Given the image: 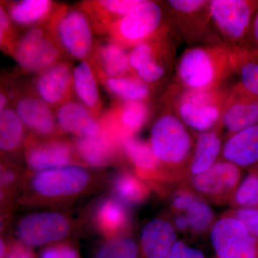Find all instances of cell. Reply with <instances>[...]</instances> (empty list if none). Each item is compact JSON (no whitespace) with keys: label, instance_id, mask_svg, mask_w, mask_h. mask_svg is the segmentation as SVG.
<instances>
[{"label":"cell","instance_id":"15","mask_svg":"<svg viewBox=\"0 0 258 258\" xmlns=\"http://www.w3.org/2000/svg\"><path fill=\"white\" fill-rule=\"evenodd\" d=\"M170 214H180L189 225V235H202L210 232L215 214L208 202L186 186H180L169 200Z\"/></svg>","mask_w":258,"mask_h":258},{"label":"cell","instance_id":"36","mask_svg":"<svg viewBox=\"0 0 258 258\" xmlns=\"http://www.w3.org/2000/svg\"><path fill=\"white\" fill-rule=\"evenodd\" d=\"M40 258H80V252L72 240H67L43 247Z\"/></svg>","mask_w":258,"mask_h":258},{"label":"cell","instance_id":"30","mask_svg":"<svg viewBox=\"0 0 258 258\" xmlns=\"http://www.w3.org/2000/svg\"><path fill=\"white\" fill-rule=\"evenodd\" d=\"M25 124L17 112L5 108L0 113V149L6 154H14L25 141Z\"/></svg>","mask_w":258,"mask_h":258},{"label":"cell","instance_id":"23","mask_svg":"<svg viewBox=\"0 0 258 258\" xmlns=\"http://www.w3.org/2000/svg\"><path fill=\"white\" fill-rule=\"evenodd\" d=\"M17 113L36 137L50 138L57 133L55 116L48 104L41 98H22L17 105Z\"/></svg>","mask_w":258,"mask_h":258},{"label":"cell","instance_id":"17","mask_svg":"<svg viewBox=\"0 0 258 258\" xmlns=\"http://www.w3.org/2000/svg\"><path fill=\"white\" fill-rule=\"evenodd\" d=\"M90 222L103 239H110L131 232L129 208L113 195L98 200L90 213Z\"/></svg>","mask_w":258,"mask_h":258},{"label":"cell","instance_id":"19","mask_svg":"<svg viewBox=\"0 0 258 258\" xmlns=\"http://www.w3.org/2000/svg\"><path fill=\"white\" fill-rule=\"evenodd\" d=\"M176 240L177 231L170 217H154L145 224L141 232L140 258H166Z\"/></svg>","mask_w":258,"mask_h":258},{"label":"cell","instance_id":"16","mask_svg":"<svg viewBox=\"0 0 258 258\" xmlns=\"http://www.w3.org/2000/svg\"><path fill=\"white\" fill-rule=\"evenodd\" d=\"M258 123V96L251 94L235 83L229 96L222 115L220 130L227 138Z\"/></svg>","mask_w":258,"mask_h":258},{"label":"cell","instance_id":"12","mask_svg":"<svg viewBox=\"0 0 258 258\" xmlns=\"http://www.w3.org/2000/svg\"><path fill=\"white\" fill-rule=\"evenodd\" d=\"M61 45L76 59L84 60L93 49V35L87 17L79 10L60 9L53 20Z\"/></svg>","mask_w":258,"mask_h":258},{"label":"cell","instance_id":"4","mask_svg":"<svg viewBox=\"0 0 258 258\" xmlns=\"http://www.w3.org/2000/svg\"><path fill=\"white\" fill-rule=\"evenodd\" d=\"M169 89L168 104L189 130L202 134L220 129L230 88L195 91L174 83Z\"/></svg>","mask_w":258,"mask_h":258},{"label":"cell","instance_id":"26","mask_svg":"<svg viewBox=\"0 0 258 258\" xmlns=\"http://www.w3.org/2000/svg\"><path fill=\"white\" fill-rule=\"evenodd\" d=\"M111 195L127 208L142 205L149 198L152 188L134 171L123 169L109 181Z\"/></svg>","mask_w":258,"mask_h":258},{"label":"cell","instance_id":"7","mask_svg":"<svg viewBox=\"0 0 258 258\" xmlns=\"http://www.w3.org/2000/svg\"><path fill=\"white\" fill-rule=\"evenodd\" d=\"M160 5L154 1H143L128 14L114 24L108 32L113 42L120 46L133 47L152 38L166 25Z\"/></svg>","mask_w":258,"mask_h":258},{"label":"cell","instance_id":"6","mask_svg":"<svg viewBox=\"0 0 258 258\" xmlns=\"http://www.w3.org/2000/svg\"><path fill=\"white\" fill-rule=\"evenodd\" d=\"M258 7L256 0H212L210 20L222 45L230 49L242 46Z\"/></svg>","mask_w":258,"mask_h":258},{"label":"cell","instance_id":"1","mask_svg":"<svg viewBox=\"0 0 258 258\" xmlns=\"http://www.w3.org/2000/svg\"><path fill=\"white\" fill-rule=\"evenodd\" d=\"M106 175L86 166L73 165L41 171H26L17 205L38 210H66L101 187Z\"/></svg>","mask_w":258,"mask_h":258},{"label":"cell","instance_id":"13","mask_svg":"<svg viewBox=\"0 0 258 258\" xmlns=\"http://www.w3.org/2000/svg\"><path fill=\"white\" fill-rule=\"evenodd\" d=\"M13 55L20 67L39 72L54 66L60 51L55 42L42 29L32 28L13 47Z\"/></svg>","mask_w":258,"mask_h":258},{"label":"cell","instance_id":"8","mask_svg":"<svg viewBox=\"0 0 258 258\" xmlns=\"http://www.w3.org/2000/svg\"><path fill=\"white\" fill-rule=\"evenodd\" d=\"M242 169L220 159L208 170L190 177L181 186H186L208 203L230 205L242 181Z\"/></svg>","mask_w":258,"mask_h":258},{"label":"cell","instance_id":"14","mask_svg":"<svg viewBox=\"0 0 258 258\" xmlns=\"http://www.w3.org/2000/svg\"><path fill=\"white\" fill-rule=\"evenodd\" d=\"M149 108L144 102L123 101L101 123V133L121 146L126 139L135 137L149 118Z\"/></svg>","mask_w":258,"mask_h":258},{"label":"cell","instance_id":"33","mask_svg":"<svg viewBox=\"0 0 258 258\" xmlns=\"http://www.w3.org/2000/svg\"><path fill=\"white\" fill-rule=\"evenodd\" d=\"M107 89L123 101L144 102L150 95L149 86L133 76L105 79Z\"/></svg>","mask_w":258,"mask_h":258},{"label":"cell","instance_id":"28","mask_svg":"<svg viewBox=\"0 0 258 258\" xmlns=\"http://www.w3.org/2000/svg\"><path fill=\"white\" fill-rule=\"evenodd\" d=\"M237 84L244 91L258 96V51L249 52L241 47L230 49Z\"/></svg>","mask_w":258,"mask_h":258},{"label":"cell","instance_id":"5","mask_svg":"<svg viewBox=\"0 0 258 258\" xmlns=\"http://www.w3.org/2000/svg\"><path fill=\"white\" fill-rule=\"evenodd\" d=\"M81 227L80 222L64 210H38L18 218L13 230L15 240L32 248L71 240Z\"/></svg>","mask_w":258,"mask_h":258},{"label":"cell","instance_id":"25","mask_svg":"<svg viewBox=\"0 0 258 258\" xmlns=\"http://www.w3.org/2000/svg\"><path fill=\"white\" fill-rule=\"evenodd\" d=\"M57 120L61 130L77 138H92L101 132V123L86 107L76 102L62 105L57 113Z\"/></svg>","mask_w":258,"mask_h":258},{"label":"cell","instance_id":"24","mask_svg":"<svg viewBox=\"0 0 258 258\" xmlns=\"http://www.w3.org/2000/svg\"><path fill=\"white\" fill-rule=\"evenodd\" d=\"M223 146L220 129L199 134L188 165L187 179L205 172L220 160Z\"/></svg>","mask_w":258,"mask_h":258},{"label":"cell","instance_id":"31","mask_svg":"<svg viewBox=\"0 0 258 258\" xmlns=\"http://www.w3.org/2000/svg\"><path fill=\"white\" fill-rule=\"evenodd\" d=\"M74 87L78 96L88 109L95 111L99 108L100 96L98 84L92 67L83 61L73 72Z\"/></svg>","mask_w":258,"mask_h":258},{"label":"cell","instance_id":"29","mask_svg":"<svg viewBox=\"0 0 258 258\" xmlns=\"http://www.w3.org/2000/svg\"><path fill=\"white\" fill-rule=\"evenodd\" d=\"M142 0H101L86 4V10L93 19L98 18L107 30L128 14Z\"/></svg>","mask_w":258,"mask_h":258},{"label":"cell","instance_id":"9","mask_svg":"<svg viewBox=\"0 0 258 258\" xmlns=\"http://www.w3.org/2000/svg\"><path fill=\"white\" fill-rule=\"evenodd\" d=\"M216 258H258V240L237 218L225 212L210 232Z\"/></svg>","mask_w":258,"mask_h":258},{"label":"cell","instance_id":"39","mask_svg":"<svg viewBox=\"0 0 258 258\" xmlns=\"http://www.w3.org/2000/svg\"><path fill=\"white\" fill-rule=\"evenodd\" d=\"M4 258H36V255L31 247L15 239H8V247Z\"/></svg>","mask_w":258,"mask_h":258},{"label":"cell","instance_id":"18","mask_svg":"<svg viewBox=\"0 0 258 258\" xmlns=\"http://www.w3.org/2000/svg\"><path fill=\"white\" fill-rule=\"evenodd\" d=\"M121 149L134 172L147 181L152 189L165 192L167 189L165 180L149 142L132 137L123 142Z\"/></svg>","mask_w":258,"mask_h":258},{"label":"cell","instance_id":"21","mask_svg":"<svg viewBox=\"0 0 258 258\" xmlns=\"http://www.w3.org/2000/svg\"><path fill=\"white\" fill-rule=\"evenodd\" d=\"M222 159L241 169H250L258 163V123L226 138Z\"/></svg>","mask_w":258,"mask_h":258},{"label":"cell","instance_id":"41","mask_svg":"<svg viewBox=\"0 0 258 258\" xmlns=\"http://www.w3.org/2000/svg\"><path fill=\"white\" fill-rule=\"evenodd\" d=\"M10 32V20L9 15L4 8H0V42L5 45L7 38L9 37Z\"/></svg>","mask_w":258,"mask_h":258},{"label":"cell","instance_id":"34","mask_svg":"<svg viewBox=\"0 0 258 258\" xmlns=\"http://www.w3.org/2000/svg\"><path fill=\"white\" fill-rule=\"evenodd\" d=\"M52 8L48 0H24L10 7L9 15L15 23L30 25L46 18Z\"/></svg>","mask_w":258,"mask_h":258},{"label":"cell","instance_id":"22","mask_svg":"<svg viewBox=\"0 0 258 258\" xmlns=\"http://www.w3.org/2000/svg\"><path fill=\"white\" fill-rule=\"evenodd\" d=\"M74 77L69 64L57 63L39 75L36 88L41 99L47 104L55 105L67 99L71 94Z\"/></svg>","mask_w":258,"mask_h":258},{"label":"cell","instance_id":"32","mask_svg":"<svg viewBox=\"0 0 258 258\" xmlns=\"http://www.w3.org/2000/svg\"><path fill=\"white\" fill-rule=\"evenodd\" d=\"M93 258H140L139 242L131 232L103 239L95 247Z\"/></svg>","mask_w":258,"mask_h":258},{"label":"cell","instance_id":"43","mask_svg":"<svg viewBox=\"0 0 258 258\" xmlns=\"http://www.w3.org/2000/svg\"><path fill=\"white\" fill-rule=\"evenodd\" d=\"M249 172L258 174V163L256 165L252 166V168H250V169H249Z\"/></svg>","mask_w":258,"mask_h":258},{"label":"cell","instance_id":"35","mask_svg":"<svg viewBox=\"0 0 258 258\" xmlns=\"http://www.w3.org/2000/svg\"><path fill=\"white\" fill-rule=\"evenodd\" d=\"M230 205L232 209H258V174L249 172L242 180Z\"/></svg>","mask_w":258,"mask_h":258},{"label":"cell","instance_id":"37","mask_svg":"<svg viewBox=\"0 0 258 258\" xmlns=\"http://www.w3.org/2000/svg\"><path fill=\"white\" fill-rule=\"evenodd\" d=\"M227 213L240 220L250 232L251 235L258 240L257 208L232 209L230 211L227 212Z\"/></svg>","mask_w":258,"mask_h":258},{"label":"cell","instance_id":"27","mask_svg":"<svg viewBox=\"0 0 258 258\" xmlns=\"http://www.w3.org/2000/svg\"><path fill=\"white\" fill-rule=\"evenodd\" d=\"M96 60L100 76L106 79L127 76L132 72L128 54L114 42H107L98 47Z\"/></svg>","mask_w":258,"mask_h":258},{"label":"cell","instance_id":"3","mask_svg":"<svg viewBox=\"0 0 258 258\" xmlns=\"http://www.w3.org/2000/svg\"><path fill=\"white\" fill-rule=\"evenodd\" d=\"M234 74L232 52L222 44L186 49L176 66L175 84L195 91H215Z\"/></svg>","mask_w":258,"mask_h":258},{"label":"cell","instance_id":"2","mask_svg":"<svg viewBox=\"0 0 258 258\" xmlns=\"http://www.w3.org/2000/svg\"><path fill=\"white\" fill-rule=\"evenodd\" d=\"M190 130L168 104L151 128L149 143L159 162L166 186H182L195 146Z\"/></svg>","mask_w":258,"mask_h":258},{"label":"cell","instance_id":"10","mask_svg":"<svg viewBox=\"0 0 258 258\" xmlns=\"http://www.w3.org/2000/svg\"><path fill=\"white\" fill-rule=\"evenodd\" d=\"M210 2L206 0H170L168 1L171 14L181 35L186 42L195 44L207 42L208 45L222 44L210 34L211 20Z\"/></svg>","mask_w":258,"mask_h":258},{"label":"cell","instance_id":"38","mask_svg":"<svg viewBox=\"0 0 258 258\" xmlns=\"http://www.w3.org/2000/svg\"><path fill=\"white\" fill-rule=\"evenodd\" d=\"M166 258H206L201 249L191 247L184 241L177 240Z\"/></svg>","mask_w":258,"mask_h":258},{"label":"cell","instance_id":"20","mask_svg":"<svg viewBox=\"0 0 258 258\" xmlns=\"http://www.w3.org/2000/svg\"><path fill=\"white\" fill-rule=\"evenodd\" d=\"M75 149L80 160L86 167L101 169L125 161L121 146L99 134L92 138H77Z\"/></svg>","mask_w":258,"mask_h":258},{"label":"cell","instance_id":"40","mask_svg":"<svg viewBox=\"0 0 258 258\" xmlns=\"http://www.w3.org/2000/svg\"><path fill=\"white\" fill-rule=\"evenodd\" d=\"M240 47L249 52L258 51V7L252 18L245 40Z\"/></svg>","mask_w":258,"mask_h":258},{"label":"cell","instance_id":"11","mask_svg":"<svg viewBox=\"0 0 258 258\" xmlns=\"http://www.w3.org/2000/svg\"><path fill=\"white\" fill-rule=\"evenodd\" d=\"M25 160L30 171L83 166L74 145L63 139L30 137L25 142Z\"/></svg>","mask_w":258,"mask_h":258},{"label":"cell","instance_id":"42","mask_svg":"<svg viewBox=\"0 0 258 258\" xmlns=\"http://www.w3.org/2000/svg\"><path fill=\"white\" fill-rule=\"evenodd\" d=\"M7 102H8V100H7L6 97L4 94L1 93V96H0V111H4Z\"/></svg>","mask_w":258,"mask_h":258}]
</instances>
